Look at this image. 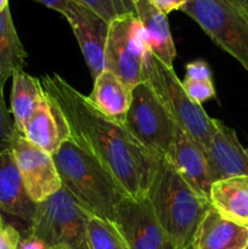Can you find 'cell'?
I'll return each mask as SVG.
<instances>
[{
  "label": "cell",
  "instance_id": "6da1fadb",
  "mask_svg": "<svg viewBox=\"0 0 248 249\" xmlns=\"http://www.w3.org/2000/svg\"><path fill=\"white\" fill-rule=\"evenodd\" d=\"M40 82L65 116L71 140L99 162L126 196L145 198L159 158L143 147L123 122L102 113L62 77L46 74Z\"/></svg>",
  "mask_w": 248,
  "mask_h": 249
},
{
  "label": "cell",
  "instance_id": "7a4b0ae2",
  "mask_svg": "<svg viewBox=\"0 0 248 249\" xmlns=\"http://www.w3.org/2000/svg\"><path fill=\"white\" fill-rule=\"evenodd\" d=\"M146 197L174 249H192L199 223L212 208L209 199L197 194L167 157L158 160Z\"/></svg>",
  "mask_w": 248,
  "mask_h": 249
},
{
  "label": "cell",
  "instance_id": "3957f363",
  "mask_svg": "<svg viewBox=\"0 0 248 249\" xmlns=\"http://www.w3.org/2000/svg\"><path fill=\"white\" fill-rule=\"evenodd\" d=\"M53 157L63 189L88 213L113 223L117 206L126 195L111 174L71 139Z\"/></svg>",
  "mask_w": 248,
  "mask_h": 249
},
{
  "label": "cell",
  "instance_id": "277c9868",
  "mask_svg": "<svg viewBox=\"0 0 248 249\" xmlns=\"http://www.w3.org/2000/svg\"><path fill=\"white\" fill-rule=\"evenodd\" d=\"M143 82L150 85L174 123L206 150L215 130L216 119L211 118L201 105L187 96L174 70L167 67L150 50L146 53Z\"/></svg>",
  "mask_w": 248,
  "mask_h": 249
},
{
  "label": "cell",
  "instance_id": "5b68a950",
  "mask_svg": "<svg viewBox=\"0 0 248 249\" xmlns=\"http://www.w3.org/2000/svg\"><path fill=\"white\" fill-rule=\"evenodd\" d=\"M88 213L65 189L35 204L27 232L36 236L49 248L65 246L70 249H90Z\"/></svg>",
  "mask_w": 248,
  "mask_h": 249
},
{
  "label": "cell",
  "instance_id": "8992f818",
  "mask_svg": "<svg viewBox=\"0 0 248 249\" xmlns=\"http://www.w3.org/2000/svg\"><path fill=\"white\" fill-rule=\"evenodd\" d=\"M123 124L126 130L156 157L169 156L177 124L146 82L133 88L130 106Z\"/></svg>",
  "mask_w": 248,
  "mask_h": 249
},
{
  "label": "cell",
  "instance_id": "52a82bcc",
  "mask_svg": "<svg viewBox=\"0 0 248 249\" xmlns=\"http://www.w3.org/2000/svg\"><path fill=\"white\" fill-rule=\"evenodd\" d=\"M181 11L248 72V17L220 0H189Z\"/></svg>",
  "mask_w": 248,
  "mask_h": 249
},
{
  "label": "cell",
  "instance_id": "ba28073f",
  "mask_svg": "<svg viewBox=\"0 0 248 249\" xmlns=\"http://www.w3.org/2000/svg\"><path fill=\"white\" fill-rule=\"evenodd\" d=\"M148 51L142 24L135 12L118 17L109 23L105 70L134 88L143 82V65Z\"/></svg>",
  "mask_w": 248,
  "mask_h": 249
},
{
  "label": "cell",
  "instance_id": "9c48e42d",
  "mask_svg": "<svg viewBox=\"0 0 248 249\" xmlns=\"http://www.w3.org/2000/svg\"><path fill=\"white\" fill-rule=\"evenodd\" d=\"M11 152L24 190L34 203H40L62 189L53 155L34 146L17 130Z\"/></svg>",
  "mask_w": 248,
  "mask_h": 249
},
{
  "label": "cell",
  "instance_id": "30bf717a",
  "mask_svg": "<svg viewBox=\"0 0 248 249\" xmlns=\"http://www.w3.org/2000/svg\"><path fill=\"white\" fill-rule=\"evenodd\" d=\"M113 224L131 249H174L147 197L124 196L114 212Z\"/></svg>",
  "mask_w": 248,
  "mask_h": 249
},
{
  "label": "cell",
  "instance_id": "8fae6325",
  "mask_svg": "<svg viewBox=\"0 0 248 249\" xmlns=\"http://www.w3.org/2000/svg\"><path fill=\"white\" fill-rule=\"evenodd\" d=\"M63 16L70 23L91 77L105 70V48L109 23L88 7L71 1Z\"/></svg>",
  "mask_w": 248,
  "mask_h": 249
},
{
  "label": "cell",
  "instance_id": "7c38bea8",
  "mask_svg": "<svg viewBox=\"0 0 248 249\" xmlns=\"http://www.w3.org/2000/svg\"><path fill=\"white\" fill-rule=\"evenodd\" d=\"M167 158L197 194L209 199V191L214 179L206 152L177 125L172 151Z\"/></svg>",
  "mask_w": 248,
  "mask_h": 249
},
{
  "label": "cell",
  "instance_id": "4fadbf2b",
  "mask_svg": "<svg viewBox=\"0 0 248 249\" xmlns=\"http://www.w3.org/2000/svg\"><path fill=\"white\" fill-rule=\"evenodd\" d=\"M214 181L247 175L248 157L238 141L235 130L223 122L215 121V130L204 150Z\"/></svg>",
  "mask_w": 248,
  "mask_h": 249
},
{
  "label": "cell",
  "instance_id": "5bb4252c",
  "mask_svg": "<svg viewBox=\"0 0 248 249\" xmlns=\"http://www.w3.org/2000/svg\"><path fill=\"white\" fill-rule=\"evenodd\" d=\"M22 135L34 146L53 156L63 141L71 139L65 116L57 104L46 92L27 122Z\"/></svg>",
  "mask_w": 248,
  "mask_h": 249
},
{
  "label": "cell",
  "instance_id": "9a60e30c",
  "mask_svg": "<svg viewBox=\"0 0 248 249\" xmlns=\"http://www.w3.org/2000/svg\"><path fill=\"white\" fill-rule=\"evenodd\" d=\"M248 246V226L223 218L213 208L199 223L192 249H245Z\"/></svg>",
  "mask_w": 248,
  "mask_h": 249
},
{
  "label": "cell",
  "instance_id": "2e32d148",
  "mask_svg": "<svg viewBox=\"0 0 248 249\" xmlns=\"http://www.w3.org/2000/svg\"><path fill=\"white\" fill-rule=\"evenodd\" d=\"M0 209L31 224L35 203L24 190L11 150L0 153Z\"/></svg>",
  "mask_w": 248,
  "mask_h": 249
},
{
  "label": "cell",
  "instance_id": "e0dca14e",
  "mask_svg": "<svg viewBox=\"0 0 248 249\" xmlns=\"http://www.w3.org/2000/svg\"><path fill=\"white\" fill-rule=\"evenodd\" d=\"M134 12L142 24L148 50L167 67L173 68L177 50L167 15L156 9L148 0H134Z\"/></svg>",
  "mask_w": 248,
  "mask_h": 249
},
{
  "label": "cell",
  "instance_id": "ac0fdd59",
  "mask_svg": "<svg viewBox=\"0 0 248 249\" xmlns=\"http://www.w3.org/2000/svg\"><path fill=\"white\" fill-rule=\"evenodd\" d=\"M212 208L223 218L240 225L248 226V177L216 180L209 191Z\"/></svg>",
  "mask_w": 248,
  "mask_h": 249
},
{
  "label": "cell",
  "instance_id": "d6986e66",
  "mask_svg": "<svg viewBox=\"0 0 248 249\" xmlns=\"http://www.w3.org/2000/svg\"><path fill=\"white\" fill-rule=\"evenodd\" d=\"M131 92L133 88L114 73L104 70L94 79V88L88 99L102 113L123 122L130 106Z\"/></svg>",
  "mask_w": 248,
  "mask_h": 249
},
{
  "label": "cell",
  "instance_id": "ffe728a7",
  "mask_svg": "<svg viewBox=\"0 0 248 249\" xmlns=\"http://www.w3.org/2000/svg\"><path fill=\"white\" fill-rule=\"evenodd\" d=\"M45 91L40 79L32 77L23 70L17 71L12 75L11 112L14 116L15 129L23 133L27 122L34 113L43 100Z\"/></svg>",
  "mask_w": 248,
  "mask_h": 249
},
{
  "label": "cell",
  "instance_id": "44dd1931",
  "mask_svg": "<svg viewBox=\"0 0 248 249\" xmlns=\"http://www.w3.org/2000/svg\"><path fill=\"white\" fill-rule=\"evenodd\" d=\"M27 53L15 28L10 7L0 12V82L6 80L17 71L23 70Z\"/></svg>",
  "mask_w": 248,
  "mask_h": 249
},
{
  "label": "cell",
  "instance_id": "7402d4cb",
  "mask_svg": "<svg viewBox=\"0 0 248 249\" xmlns=\"http://www.w3.org/2000/svg\"><path fill=\"white\" fill-rule=\"evenodd\" d=\"M88 238L90 249H131L117 226L90 214L88 216Z\"/></svg>",
  "mask_w": 248,
  "mask_h": 249
},
{
  "label": "cell",
  "instance_id": "603a6c76",
  "mask_svg": "<svg viewBox=\"0 0 248 249\" xmlns=\"http://www.w3.org/2000/svg\"><path fill=\"white\" fill-rule=\"evenodd\" d=\"M88 7L111 23L118 17L134 12V0H71Z\"/></svg>",
  "mask_w": 248,
  "mask_h": 249
},
{
  "label": "cell",
  "instance_id": "cb8c5ba5",
  "mask_svg": "<svg viewBox=\"0 0 248 249\" xmlns=\"http://www.w3.org/2000/svg\"><path fill=\"white\" fill-rule=\"evenodd\" d=\"M15 133L16 129L4 100V84L0 82V153L11 150Z\"/></svg>",
  "mask_w": 248,
  "mask_h": 249
},
{
  "label": "cell",
  "instance_id": "d4e9b609",
  "mask_svg": "<svg viewBox=\"0 0 248 249\" xmlns=\"http://www.w3.org/2000/svg\"><path fill=\"white\" fill-rule=\"evenodd\" d=\"M182 89L185 90L187 96L196 102L197 105H201L206 102L207 100L213 99L215 96V89L212 79L208 80H195L190 78H185L184 82H181Z\"/></svg>",
  "mask_w": 248,
  "mask_h": 249
},
{
  "label": "cell",
  "instance_id": "484cf974",
  "mask_svg": "<svg viewBox=\"0 0 248 249\" xmlns=\"http://www.w3.org/2000/svg\"><path fill=\"white\" fill-rule=\"evenodd\" d=\"M186 78L195 80H208L212 79V72L208 63L198 60L190 62L186 65Z\"/></svg>",
  "mask_w": 248,
  "mask_h": 249
},
{
  "label": "cell",
  "instance_id": "4316f807",
  "mask_svg": "<svg viewBox=\"0 0 248 249\" xmlns=\"http://www.w3.org/2000/svg\"><path fill=\"white\" fill-rule=\"evenodd\" d=\"M21 232L12 225H5L0 231V249H17Z\"/></svg>",
  "mask_w": 248,
  "mask_h": 249
},
{
  "label": "cell",
  "instance_id": "83f0119b",
  "mask_svg": "<svg viewBox=\"0 0 248 249\" xmlns=\"http://www.w3.org/2000/svg\"><path fill=\"white\" fill-rule=\"evenodd\" d=\"M148 1L160 12L168 15L177 10H181L189 0H148Z\"/></svg>",
  "mask_w": 248,
  "mask_h": 249
},
{
  "label": "cell",
  "instance_id": "f1b7e54d",
  "mask_svg": "<svg viewBox=\"0 0 248 249\" xmlns=\"http://www.w3.org/2000/svg\"><path fill=\"white\" fill-rule=\"evenodd\" d=\"M17 249H49V247L40 238L26 231L24 235H21L18 245H17Z\"/></svg>",
  "mask_w": 248,
  "mask_h": 249
},
{
  "label": "cell",
  "instance_id": "f546056e",
  "mask_svg": "<svg viewBox=\"0 0 248 249\" xmlns=\"http://www.w3.org/2000/svg\"><path fill=\"white\" fill-rule=\"evenodd\" d=\"M34 1L39 2V4L44 5V6L49 7L51 10H55V11L63 15L66 10H67L71 0H34Z\"/></svg>",
  "mask_w": 248,
  "mask_h": 249
},
{
  "label": "cell",
  "instance_id": "4dcf8cb0",
  "mask_svg": "<svg viewBox=\"0 0 248 249\" xmlns=\"http://www.w3.org/2000/svg\"><path fill=\"white\" fill-rule=\"evenodd\" d=\"M220 1H223V2H225V4H228L229 6H231V7H232V9H235L236 11H238V12H240V14H242L243 16L248 17L247 14H246L245 9H243L242 4H241V2H240V0H220Z\"/></svg>",
  "mask_w": 248,
  "mask_h": 249
},
{
  "label": "cell",
  "instance_id": "1f68e13d",
  "mask_svg": "<svg viewBox=\"0 0 248 249\" xmlns=\"http://www.w3.org/2000/svg\"><path fill=\"white\" fill-rule=\"evenodd\" d=\"M9 7V0H0V12L6 10Z\"/></svg>",
  "mask_w": 248,
  "mask_h": 249
},
{
  "label": "cell",
  "instance_id": "d6a6232c",
  "mask_svg": "<svg viewBox=\"0 0 248 249\" xmlns=\"http://www.w3.org/2000/svg\"><path fill=\"white\" fill-rule=\"evenodd\" d=\"M240 2L242 4L243 9H245L246 14H247V16H248V0H240Z\"/></svg>",
  "mask_w": 248,
  "mask_h": 249
},
{
  "label": "cell",
  "instance_id": "836d02e7",
  "mask_svg": "<svg viewBox=\"0 0 248 249\" xmlns=\"http://www.w3.org/2000/svg\"><path fill=\"white\" fill-rule=\"evenodd\" d=\"M4 226H5L4 218H2V212H1V209H0V231H1L2 229H4Z\"/></svg>",
  "mask_w": 248,
  "mask_h": 249
},
{
  "label": "cell",
  "instance_id": "e575fe53",
  "mask_svg": "<svg viewBox=\"0 0 248 249\" xmlns=\"http://www.w3.org/2000/svg\"><path fill=\"white\" fill-rule=\"evenodd\" d=\"M49 249H70V248L65 247V246H56V247H51V248H49Z\"/></svg>",
  "mask_w": 248,
  "mask_h": 249
},
{
  "label": "cell",
  "instance_id": "d590c367",
  "mask_svg": "<svg viewBox=\"0 0 248 249\" xmlns=\"http://www.w3.org/2000/svg\"><path fill=\"white\" fill-rule=\"evenodd\" d=\"M246 155H247V157H248V148H246Z\"/></svg>",
  "mask_w": 248,
  "mask_h": 249
},
{
  "label": "cell",
  "instance_id": "8d00e7d4",
  "mask_svg": "<svg viewBox=\"0 0 248 249\" xmlns=\"http://www.w3.org/2000/svg\"><path fill=\"white\" fill-rule=\"evenodd\" d=\"M245 249H248V246H247V247H246V248H245Z\"/></svg>",
  "mask_w": 248,
  "mask_h": 249
}]
</instances>
